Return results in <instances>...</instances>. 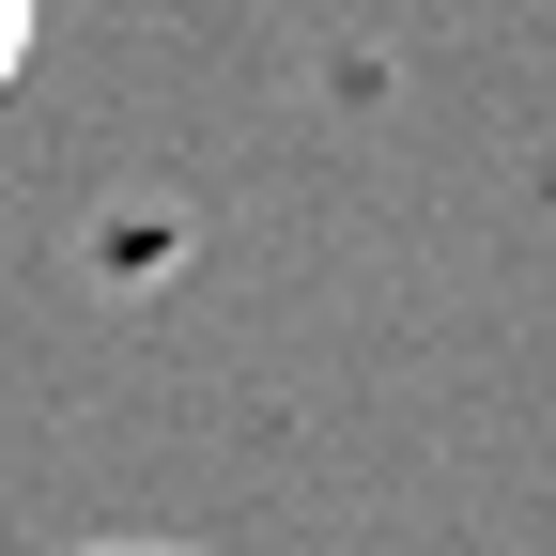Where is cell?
<instances>
[{
	"label": "cell",
	"mask_w": 556,
	"mask_h": 556,
	"mask_svg": "<svg viewBox=\"0 0 556 556\" xmlns=\"http://www.w3.org/2000/svg\"><path fill=\"white\" fill-rule=\"evenodd\" d=\"M16 62H31V0H0V93H16Z\"/></svg>",
	"instance_id": "1"
}]
</instances>
